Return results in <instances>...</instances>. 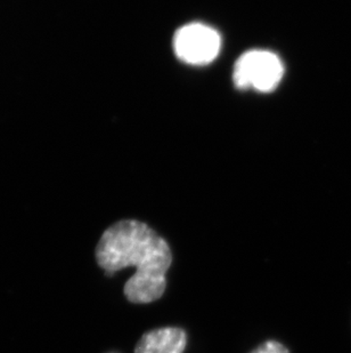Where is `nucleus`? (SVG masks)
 I'll list each match as a JSON object with an SVG mask.
<instances>
[{"label":"nucleus","instance_id":"7ed1b4c3","mask_svg":"<svg viewBox=\"0 0 351 353\" xmlns=\"http://www.w3.org/2000/svg\"><path fill=\"white\" fill-rule=\"evenodd\" d=\"M220 48V34L206 24H186L177 30L173 37L176 57L193 65L210 63L218 57Z\"/></svg>","mask_w":351,"mask_h":353},{"label":"nucleus","instance_id":"f03ea898","mask_svg":"<svg viewBox=\"0 0 351 353\" xmlns=\"http://www.w3.org/2000/svg\"><path fill=\"white\" fill-rule=\"evenodd\" d=\"M283 74L284 67L276 54L253 50L236 61L233 80L240 90L253 88L259 92H272L279 86Z\"/></svg>","mask_w":351,"mask_h":353},{"label":"nucleus","instance_id":"20e7f679","mask_svg":"<svg viewBox=\"0 0 351 353\" xmlns=\"http://www.w3.org/2000/svg\"><path fill=\"white\" fill-rule=\"evenodd\" d=\"M187 336L178 327H162L149 330L138 341L135 353H182Z\"/></svg>","mask_w":351,"mask_h":353},{"label":"nucleus","instance_id":"f257e3e1","mask_svg":"<svg viewBox=\"0 0 351 353\" xmlns=\"http://www.w3.org/2000/svg\"><path fill=\"white\" fill-rule=\"evenodd\" d=\"M97 263L106 276L135 267L123 293L131 303L159 300L167 288L166 274L173 263V253L162 236L136 220L113 224L102 234L96 247Z\"/></svg>","mask_w":351,"mask_h":353},{"label":"nucleus","instance_id":"39448f33","mask_svg":"<svg viewBox=\"0 0 351 353\" xmlns=\"http://www.w3.org/2000/svg\"><path fill=\"white\" fill-rule=\"evenodd\" d=\"M251 353H290L288 347H284L283 344L277 341H267L262 345H259L257 349L252 351Z\"/></svg>","mask_w":351,"mask_h":353}]
</instances>
